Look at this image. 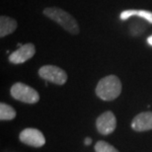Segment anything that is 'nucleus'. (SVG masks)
I'll use <instances>...</instances> for the list:
<instances>
[{
    "instance_id": "nucleus-1",
    "label": "nucleus",
    "mask_w": 152,
    "mask_h": 152,
    "mask_svg": "<svg viewBox=\"0 0 152 152\" xmlns=\"http://www.w3.org/2000/svg\"><path fill=\"white\" fill-rule=\"evenodd\" d=\"M42 14L48 19L58 24L60 27H62L66 32H68L71 35H78L80 32L78 22L75 18L69 14L68 12L62 10L58 7H47L44 9Z\"/></svg>"
},
{
    "instance_id": "nucleus-2",
    "label": "nucleus",
    "mask_w": 152,
    "mask_h": 152,
    "mask_svg": "<svg viewBox=\"0 0 152 152\" xmlns=\"http://www.w3.org/2000/svg\"><path fill=\"white\" fill-rule=\"evenodd\" d=\"M121 93V82L115 75H108L98 82L96 95L104 101H113Z\"/></svg>"
},
{
    "instance_id": "nucleus-3",
    "label": "nucleus",
    "mask_w": 152,
    "mask_h": 152,
    "mask_svg": "<svg viewBox=\"0 0 152 152\" xmlns=\"http://www.w3.org/2000/svg\"><path fill=\"white\" fill-rule=\"evenodd\" d=\"M10 94L15 100L26 103V104H36L39 100L38 91H36L29 85L21 83V82H17L12 85Z\"/></svg>"
},
{
    "instance_id": "nucleus-4",
    "label": "nucleus",
    "mask_w": 152,
    "mask_h": 152,
    "mask_svg": "<svg viewBox=\"0 0 152 152\" xmlns=\"http://www.w3.org/2000/svg\"><path fill=\"white\" fill-rule=\"evenodd\" d=\"M39 77L56 85H63L67 81V73L56 65H44L39 69Z\"/></svg>"
},
{
    "instance_id": "nucleus-5",
    "label": "nucleus",
    "mask_w": 152,
    "mask_h": 152,
    "mask_svg": "<svg viewBox=\"0 0 152 152\" xmlns=\"http://www.w3.org/2000/svg\"><path fill=\"white\" fill-rule=\"evenodd\" d=\"M19 139L24 144L33 147H42L45 143V138L42 132L31 127L22 130L19 135Z\"/></svg>"
},
{
    "instance_id": "nucleus-6",
    "label": "nucleus",
    "mask_w": 152,
    "mask_h": 152,
    "mask_svg": "<svg viewBox=\"0 0 152 152\" xmlns=\"http://www.w3.org/2000/svg\"><path fill=\"white\" fill-rule=\"evenodd\" d=\"M115 126H117V118L111 111L104 112L101 115H99L96 121L97 129L103 135L111 134L115 129Z\"/></svg>"
},
{
    "instance_id": "nucleus-7",
    "label": "nucleus",
    "mask_w": 152,
    "mask_h": 152,
    "mask_svg": "<svg viewBox=\"0 0 152 152\" xmlns=\"http://www.w3.org/2000/svg\"><path fill=\"white\" fill-rule=\"evenodd\" d=\"M36 53V47L34 44L28 42V44L22 45L21 47L13 51L9 56V61L13 64H22V63L28 61L31 59Z\"/></svg>"
},
{
    "instance_id": "nucleus-8",
    "label": "nucleus",
    "mask_w": 152,
    "mask_h": 152,
    "mask_svg": "<svg viewBox=\"0 0 152 152\" xmlns=\"http://www.w3.org/2000/svg\"><path fill=\"white\" fill-rule=\"evenodd\" d=\"M132 127L135 132H146L152 129V112H142L133 118Z\"/></svg>"
},
{
    "instance_id": "nucleus-9",
    "label": "nucleus",
    "mask_w": 152,
    "mask_h": 152,
    "mask_svg": "<svg viewBox=\"0 0 152 152\" xmlns=\"http://www.w3.org/2000/svg\"><path fill=\"white\" fill-rule=\"evenodd\" d=\"M18 23L17 21L10 18L6 15H2L0 17V37L4 38L6 36L11 35L17 29Z\"/></svg>"
},
{
    "instance_id": "nucleus-10",
    "label": "nucleus",
    "mask_w": 152,
    "mask_h": 152,
    "mask_svg": "<svg viewBox=\"0 0 152 152\" xmlns=\"http://www.w3.org/2000/svg\"><path fill=\"white\" fill-rule=\"evenodd\" d=\"M139 17L142 19L146 20L149 24H152V12L148 10H135V9H130V10H124L121 13V19L126 21L129 19L130 17Z\"/></svg>"
},
{
    "instance_id": "nucleus-11",
    "label": "nucleus",
    "mask_w": 152,
    "mask_h": 152,
    "mask_svg": "<svg viewBox=\"0 0 152 152\" xmlns=\"http://www.w3.org/2000/svg\"><path fill=\"white\" fill-rule=\"evenodd\" d=\"M16 117V111L14 108L5 103L0 104V120L1 121H11Z\"/></svg>"
},
{
    "instance_id": "nucleus-12",
    "label": "nucleus",
    "mask_w": 152,
    "mask_h": 152,
    "mask_svg": "<svg viewBox=\"0 0 152 152\" xmlns=\"http://www.w3.org/2000/svg\"><path fill=\"white\" fill-rule=\"evenodd\" d=\"M96 152H118L117 148H115L113 145L106 142L104 140H100L95 145Z\"/></svg>"
},
{
    "instance_id": "nucleus-13",
    "label": "nucleus",
    "mask_w": 152,
    "mask_h": 152,
    "mask_svg": "<svg viewBox=\"0 0 152 152\" xmlns=\"http://www.w3.org/2000/svg\"><path fill=\"white\" fill-rule=\"evenodd\" d=\"M84 143L86 144V145H90L91 143H92V138H90V137H86V138H85Z\"/></svg>"
},
{
    "instance_id": "nucleus-14",
    "label": "nucleus",
    "mask_w": 152,
    "mask_h": 152,
    "mask_svg": "<svg viewBox=\"0 0 152 152\" xmlns=\"http://www.w3.org/2000/svg\"><path fill=\"white\" fill-rule=\"evenodd\" d=\"M147 42H148V45H150L151 47H152V35L150 36V37H148V39H147Z\"/></svg>"
}]
</instances>
